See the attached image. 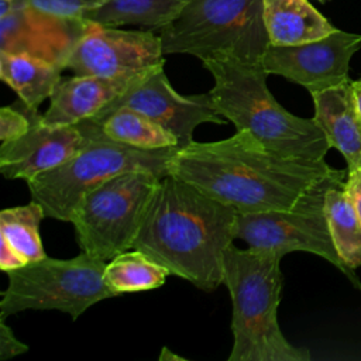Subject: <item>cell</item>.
Segmentation results:
<instances>
[{"label": "cell", "instance_id": "30bf717a", "mask_svg": "<svg viewBox=\"0 0 361 361\" xmlns=\"http://www.w3.org/2000/svg\"><path fill=\"white\" fill-rule=\"evenodd\" d=\"M164 55L158 31L124 30L86 21L65 69L75 75L114 78L162 65Z\"/></svg>", "mask_w": 361, "mask_h": 361}, {"label": "cell", "instance_id": "7c38bea8", "mask_svg": "<svg viewBox=\"0 0 361 361\" xmlns=\"http://www.w3.org/2000/svg\"><path fill=\"white\" fill-rule=\"evenodd\" d=\"M360 48L361 34L337 28L327 37L299 45L269 44L261 63L268 75H279L312 94L350 80V61Z\"/></svg>", "mask_w": 361, "mask_h": 361}, {"label": "cell", "instance_id": "52a82bcc", "mask_svg": "<svg viewBox=\"0 0 361 361\" xmlns=\"http://www.w3.org/2000/svg\"><path fill=\"white\" fill-rule=\"evenodd\" d=\"M161 179L144 169L126 171L86 192L71 220L82 251L109 262L133 248Z\"/></svg>", "mask_w": 361, "mask_h": 361}, {"label": "cell", "instance_id": "5bb4252c", "mask_svg": "<svg viewBox=\"0 0 361 361\" xmlns=\"http://www.w3.org/2000/svg\"><path fill=\"white\" fill-rule=\"evenodd\" d=\"M30 116L31 126L27 133L1 142L0 171L7 179L30 182L66 162L90 140L79 123L47 124L37 110H30Z\"/></svg>", "mask_w": 361, "mask_h": 361}, {"label": "cell", "instance_id": "83f0119b", "mask_svg": "<svg viewBox=\"0 0 361 361\" xmlns=\"http://www.w3.org/2000/svg\"><path fill=\"white\" fill-rule=\"evenodd\" d=\"M344 188H345V192L350 196V199L354 204V209L361 221V168L347 172Z\"/></svg>", "mask_w": 361, "mask_h": 361}, {"label": "cell", "instance_id": "484cf974", "mask_svg": "<svg viewBox=\"0 0 361 361\" xmlns=\"http://www.w3.org/2000/svg\"><path fill=\"white\" fill-rule=\"evenodd\" d=\"M28 351V345L21 343L6 324V319H0V360H8Z\"/></svg>", "mask_w": 361, "mask_h": 361}, {"label": "cell", "instance_id": "d4e9b609", "mask_svg": "<svg viewBox=\"0 0 361 361\" xmlns=\"http://www.w3.org/2000/svg\"><path fill=\"white\" fill-rule=\"evenodd\" d=\"M31 126L30 110L25 113L14 110L13 107H3L0 110V140L1 142L13 141L28 131Z\"/></svg>", "mask_w": 361, "mask_h": 361}, {"label": "cell", "instance_id": "603a6c76", "mask_svg": "<svg viewBox=\"0 0 361 361\" xmlns=\"http://www.w3.org/2000/svg\"><path fill=\"white\" fill-rule=\"evenodd\" d=\"M44 217H47L44 207L35 200L0 212L1 238L7 240L27 262L47 257L39 237V224Z\"/></svg>", "mask_w": 361, "mask_h": 361}, {"label": "cell", "instance_id": "ba28073f", "mask_svg": "<svg viewBox=\"0 0 361 361\" xmlns=\"http://www.w3.org/2000/svg\"><path fill=\"white\" fill-rule=\"evenodd\" d=\"M106 264L82 251L69 259L45 257L7 272L0 319L34 309L61 310L76 320L94 303L118 296L104 281Z\"/></svg>", "mask_w": 361, "mask_h": 361}, {"label": "cell", "instance_id": "8992f818", "mask_svg": "<svg viewBox=\"0 0 361 361\" xmlns=\"http://www.w3.org/2000/svg\"><path fill=\"white\" fill-rule=\"evenodd\" d=\"M178 149L179 147L141 149L104 137L90 138L66 162L27 182L31 199L44 207L47 217L71 223L86 192L126 171L144 169L165 178Z\"/></svg>", "mask_w": 361, "mask_h": 361}, {"label": "cell", "instance_id": "7402d4cb", "mask_svg": "<svg viewBox=\"0 0 361 361\" xmlns=\"http://www.w3.org/2000/svg\"><path fill=\"white\" fill-rule=\"evenodd\" d=\"M169 269L140 250L126 251L106 264L104 281L117 295L162 286Z\"/></svg>", "mask_w": 361, "mask_h": 361}, {"label": "cell", "instance_id": "4fadbf2b", "mask_svg": "<svg viewBox=\"0 0 361 361\" xmlns=\"http://www.w3.org/2000/svg\"><path fill=\"white\" fill-rule=\"evenodd\" d=\"M85 27L86 20L62 18L13 0L8 11L0 16V51L31 55L65 69Z\"/></svg>", "mask_w": 361, "mask_h": 361}, {"label": "cell", "instance_id": "d6986e66", "mask_svg": "<svg viewBox=\"0 0 361 361\" xmlns=\"http://www.w3.org/2000/svg\"><path fill=\"white\" fill-rule=\"evenodd\" d=\"M62 66L24 55L0 51V79L8 85L30 110L49 99L62 79Z\"/></svg>", "mask_w": 361, "mask_h": 361}, {"label": "cell", "instance_id": "e0dca14e", "mask_svg": "<svg viewBox=\"0 0 361 361\" xmlns=\"http://www.w3.org/2000/svg\"><path fill=\"white\" fill-rule=\"evenodd\" d=\"M264 23L272 45H299L337 28L309 0H262Z\"/></svg>", "mask_w": 361, "mask_h": 361}, {"label": "cell", "instance_id": "2e32d148", "mask_svg": "<svg viewBox=\"0 0 361 361\" xmlns=\"http://www.w3.org/2000/svg\"><path fill=\"white\" fill-rule=\"evenodd\" d=\"M314 121L331 148L345 159L347 172L361 168V120L357 113L353 80L312 93Z\"/></svg>", "mask_w": 361, "mask_h": 361}, {"label": "cell", "instance_id": "ac0fdd59", "mask_svg": "<svg viewBox=\"0 0 361 361\" xmlns=\"http://www.w3.org/2000/svg\"><path fill=\"white\" fill-rule=\"evenodd\" d=\"M79 124L89 138L104 137L141 149L179 147L173 133L144 114L127 107L116 109L99 117L86 118L79 121Z\"/></svg>", "mask_w": 361, "mask_h": 361}, {"label": "cell", "instance_id": "9c48e42d", "mask_svg": "<svg viewBox=\"0 0 361 361\" xmlns=\"http://www.w3.org/2000/svg\"><path fill=\"white\" fill-rule=\"evenodd\" d=\"M345 178L347 172L340 171L292 210L238 213L235 238L243 240L248 247L271 251L281 257L293 251L319 255L338 268L354 286L361 289L355 271L341 261L334 247L324 214V193L327 188Z\"/></svg>", "mask_w": 361, "mask_h": 361}, {"label": "cell", "instance_id": "6da1fadb", "mask_svg": "<svg viewBox=\"0 0 361 361\" xmlns=\"http://www.w3.org/2000/svg\"><path fill=\"white\" fill-rule=\"evenodd\" d=\"M340 169L324 159L283 158L247 131L179 148L169 175L180 178L237 213L292 210Z\"/></svg>", "mask_w": 361, "mask_h": 361}, {"label": "cell", "instance_id": "5b68a950", "mask_svg": "<svg viewBox=\"0 0 361 361\" xmlns=\"http://www.w3.org/2000/svg\"><path fill=\"white\" fill-rule=\"evenodd\" d=\"M158 34L165 55L188 54L200 61L257 63L269 45L262 0H190Z\"/></svg>", "mask_w": 361, "mask_h": 361}, {"label": "cell", "instance_id": "3957f363", "mask_svg": "<svg viewBox=\"0 0 361 361\" xmlns=\"http://www.w3.org/2000/svg\"><path fill=\"white\" fill-rule=\"evenodd\" d=\"M214 86L210 99L214 110L231 121L237 131H247L268 151L283 158L324 159L331 148L314 118L289 113L272 96L261 62L231 58L202 61Z\"/></svg>", "mask_w": 361, "mask_h": 361}, {"label": "cell", "instance_id": "44dd1931", "mask_svg": "<svg viewBox=\"0 0 361 361\" xmlns=\"http://www.w3.org/2000/svg\"><path fill=\"white\" fill-rule=\"evenodd\" d=\"M345 179L331 183L324 193V214L334 247L350 268L361 267V221L344 188Z\"/></svg>", "mask_w": 361, "mask_h": 361}, {"label": "cell", "instance_id": "277c9868", "mask_svg": "<svg viewBox=\"0 0 361 361\" xmlns=\"http://www.w3.org/2000/svg\"><path fill=\"white\" fill-rule=\"evenodd\" d=\"M279 254L230 245L224 255L223 283L231 303L234 337L228 361H309V350L290 344L278 324L283 285Z\"/></svg>", "mask_w": 361, "mask_h": 361}, {"label": "cell", "instance_id": "4316f807", "mask_svg": "<svg viewBox=\"0 0 361 361\" xmlns=\"http://www.w3.org/2000/svg\"><path fill=\"white\" fill-rule=\"evenodd\" d=\"M28 264L27 259L10 245V243L4 238H1V248H0V268L3 272H10L17 268H21L23 265Z\"/></svg>", "mask_w": 361, "mask_h": 361}, {"label": "cell", "instance_id": "f546056e", "mask_svg": "<svg viewBox=\"0 0 361 361\" xmlns=\"http://www.w3.org/2000/svg\"><path fill=\"white\" fill-rule=\"evenodd\" d=\"M159 361H165V360H186L185 357H182V355H178V354H173L171 350H168V348H162V351H161V354H159Z\"/></svg>", "mask_w": 361, "mask_h": 361}, {"label": "cell", "instance_id": "4dcf8cb0", "mask_svg": "<svg viewBox=\"0 0 361 361\" xmlns=\"http://www.w3.org/2000/svg\"><path fill=\"white\" fill-rule=\"evenodd\" d=\"M11 3H13V0H0V10L7 8Z\"/></svg>", "mask_w": 361, "mask_h": 361}, {"label": "cell", "instance_id": "1f68e13d", "mask_svg": "<svg viewBox=\"0 0 361 361\" xmlns=\"http://www.w3.org/2000/svg\"><path fill=\"white\" fill-rule=\"evenodd\" d=\"M316 1H319V3H322V4H324V3H327V1H330V0H316Z\"/></svg>", "mask_w": 361, "mask_h": 361}, {"label": "cell", "instance_id": "ffe728a7", "mask_svg": "<svg viewBox=\"0 0 361 361\" xmlns=\"http://www.w3.org/2000/svg\"><path fill=\"white\" fill-rule=\"evenodd\" d=\"M190 0H107L87 11L83 20L109 27L138 25L159 31L169 24Z\"/></svg>", "mask_w": 361, "mask_h": 361}, {"label": "cell", "instance_id": "8fae6325", "mask_svg": "<svg viewBox=\"0 0 361 361\" xmlns=\"http://www.w3.org/2000/svg\"><path fill=\"white\" fill-rule=\"evenodd\" d=\"M120 107L138 111L173 133L178 138L179 148L193 141V131L199 124H224L227 121L214 110L210 93L193 96L179 94L171 86L164 72V63L141 75L94 117Z\"/></svg>", "mask_w": 361, "mask_h": 361}, {"label": "cell", "instance_id": "7a4b0ae2", "mask_svg": "<svg viewBox=\"0 0 361 361\" xmlns=\"http://www.w3.org/2000/svg\"><path fill=\"white\" fill-rule=\"evenodd\" d=\"M238 213L186 180L168 175L148 206L133 250L171 275L212 292L223 283L224 255L235 240Z\"/></svg>", "mask_w": 361, "mask_h": 361}, {"label": "cell", "instance_id": "9a60e30c", "mask_svg": "<svg viewBox=\"0 0 361 361\" xmlns=\"http://www.w3.org/2000/svg\"><path fill=\"white\" fill-rule=\"evenodd\" d=\"M148 71L114 78L93 75L62 78L49 97L51 103L42 114V121L47 124H76L92 118Z\"/></svg>", "mask_w": 361, "mask_h": 361}, {"label": "cell", "instance_id": "f1b7e54d", "mask_svg": "<svg viewBox=\"0 0 361 361\" xmlns=\"http://www.w3.org/2000/svg\"><path fill=\"white\" fill-rule=\"evenodd\" d=\"M353 93H354V100H355V107L357 113L361 120V79L353 80Z\"/></svg>", "mask_w": 361, "mask_h": 361}, {"label": "cell", "instance_id": "cb8c5ba5", "mask_svg": "<svg viewBox=\"0 0 361 361\" xmlns=\"http://www.w3.org/2000/svg\"><path fill=\"white\" fill-rule=\"evenodd\" d=\"M41 11L71 20H83V16L103 6L107 0H18Z\"/></svg>", "mask_w": 361, "mask_h": 361}]
</instances>
